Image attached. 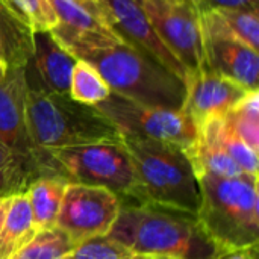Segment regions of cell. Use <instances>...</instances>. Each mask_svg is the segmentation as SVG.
<instances>
[{
	"instance_id": "6da1fadb",
	"label": "cell",
	"mask_w": 259,
	"mask_h": 259,
	"mask_svg": "<svg viewBox=\"0 0 259 259\" xmlns=\"http://www.w3.org/2000/svg\"><path fill=\"white\" fill-rule=\"evenodd\" d=\"M108 237L121 243L134 255L215 258V249L200 229L196 215L150 203H121Z\"/></svg>"
},
{
	"instance_id": "7a4b0ae2",
	"label": "cell",
	"mask_w": 259,
	"mask_h": 259,
	"mask_svg": "<svg viewBox=\"0 0 259 259\" xmlns=\"http://www.w3.org/2000/svg\"><path fill=\"white\" fill-rule=\"evenodd\" d=\"M200 202L197 223L215 255L259 246L258 178L196 175Z\"/></svg>"
},
{
	"instance_id": "3957f363",
	"label": "cell",
	"mask_w": 259,
	"mask_h": 259,
	"mask_svg": "<svg viewBox=\"0 0 259 259\" xmlns=\"http://www.w3.org/2000/svg\"><path fill=\"white\" fill-rule=\"evenodd\" d=\"M26 121L30 140L41 152L123 140L115 124L97 106L76 102L68 94L29 87Z\"/></svg>"
},
{
	"instance_id": "277c9868",
	"label": "cell",
	"mask_w": 259,
	"mask_h": 259,
	"mask_svg": "<svg viewBox=\"0 0 259 259\" xmlns=\"http://www.w3.org/2000/svg\"><path fill=\"white\" fill-rule=\"evenodd\" d=\"M138 184V203L196 215L200 202L197 178L185 150L179 146L123 135Z\"/></svg>"
},
{
	"instance_id": "5b68a950",
	"label": "cell",
	"mask_w": 259,
	"mask_h": 259,
	"mask_svg": "<svg viewBox=\"0 0 259 259\" xmlns=\"http://www.w3.org/2000/svg\"><path fill=\"white\" fill-rule=\"evenodd\" d=\"M93 64L112 93L143 105L181 109L184 82L143 49L121 42L82 58Z\"/></svg>"
},
{
	"instance_id": "8992f818",
	"label": "cell",
	"mask_w": 259,
	"mask_h": 259,
	"mask_svg": "<svg viewBox=\"0 0 259 259\" xmlns=\"http://www.w3.org/2000/svg\"><path fill=\"white\" fill-rule=\"evenodd\" d=\"M58 173L68 182L103 187L121 203H138V184L132 158L121 141L55 149L47 152Z\"/></svg>"
},
{
	"instance_id": "52a82bcc",
	"label": "cell",
	"mask_w": 259,
	"mask_h": 259,
	"mask_svg": "<svg viewBox=\"0 0 259 259\" xmlns=\"http://www.w3.org/2000/svg\"><path fill=\"white\" fill-rule=\"evenodd\" d=\"M123 135H134L170 143L187 150L197 138L194 121L182 111L143 105L111 91L96 105Z\"/></svg>"
},
{
	"instance_id": "ba28073f",
	"label": "cell",
	"mask_w": 259,
	"mask_h": 259,
	"mask_svg": "<svg viewBox=\"0 0 259 259\" xmlns=\"http://www.w3.org/2000/svg\"><path fill=\"white\" fill-rule=\"evenodd\" d=\"M26 67H9L0 80V143L20 156L39 176H61L47 152L38 150L26 121Z\"/></svg>"
},
{
	"instance_id": "9c48e42d",
	"label": "cell",
	"mask_w": 259,
	"mask_h": 259,
	"mask_svg": "<svg viewBox=\"0 0 259 259\" xmlns=\"http://www.w3.org/2000/svg\"><path fill=\"white\" fill-rule=\"evenodd\" d=\"M140 5L187 73L206 68L200 14L194 5L175 0H140Z\"/></svg>"
},
{
	"instance_id": "30bf717a",
	"label": "cell",
	"mask_w": 259,
	"mask_h": 259,
	"mask_svg": "<svg viewBox=\"0 0 259 259\" xmlns=\"http://www.w3.org/2000/svg\"><path fill=\"white\" fill-rule=\"evenodd\" d=\"M121 208L120 197L103 188L68 182L56 228L64 231L74 244L88 238L108 235Z\"/></svg>"
},
{
	"instance_id": "8fae6325",
	"label": "cell",
	"mask_w": 259,
	"mask_h": 259,
	"mask_svg": "<svg viewBox=\"0 0 259 259\" xmlns=\"http://www.w3.org/2000/svg\"><path fill=\"white\" fill-rule=\"evenodd\" d=\"M58 24L50 30L52 36L74 58L109 49L123 41L117 30L103 18L74 0H49Z\"/></svg>"
},
{
	"instance_id": "7c38bea8",
	"label": "cell",
	"mask_w": 259,
	"mask_h": 259,
	"mask_svg": "<svg viewBox=\"0 0 259 259\" xmlns=\"http://www.w3.org/2000/svg\"><path fill=\"white\" fill-rule=\"evenodd\" d=\"M184 85L185 99L181 109L194 121L196 129L208 120L225 117L249 91L209 68L187 73Z\"/></svg>"
},
{
	"instance_id": "4fadbf2b",
	"label": "cell",
	"mask_w": 259,
	"mask_h": 259,
	"mask_svg": "<svg viewBox=\"0 0 259 259\" xmlns=\"http://www.w3.org/2000/svg\"><path fill=\"white\" fill-rule=\"evenodd\" d=\"M109 12L111 24L117 33L127 42L143 49L167 70L176 74L182 82L185 80L187 70L176 59V56L165 47L155 27L152 26L147 14L144 12L140 0H102Z\"/></svg>"
},
{
	"instance_id": "5bb4252c",
	"label": "cell",
	"mask_w": 259,
	"mask_h": 259,
	"mask_svg": "<svg viewBox=\"0 0 259 259\" xmlns=\"http://www.w3.org/2000/svg\"><path fill=\"white\" fill-rule=\"evenodd\" d=\"M203 52L206 68L246 90H258V50L234 38L203 35Z\"/></svg>"
},
{
	"instance_id": "9a60e30c",
	"label": "cell",
	"mask_w": 259,
	"mask_h": 259,
	"mask_svg": "<svg viewBox=\"0 0 259 259\" xmlns=\"http://www.w3.org/2000/svg\"><path fill=\"white\" fill-rule=\"evenodd\" d=\"M77 58L67 52L50 32L33 33V53L26 68L36 74V82L29 88L68 94L71 71Z\"/></svg>"
},
{
	"instance_id": "2e32d148",
	"label": "cell",
	"mask_w": 259,
	"mask_h": 259,
	"mask_svg": "<svg viewBox=\"0 0 259 259\" xmlns=\"http://www.w3.org/2000/svg\"><path fill=\"white\" fill-rule=\"evenodd\" d=\"M200 14L203 35L238 39L259 49V9H212Z\"/></svg>"
},
{
	"instance_id": "e0dca14e",
	"label": "cell",
	"mask_w": 259,
	"mask_h": 259,
	"mask_svg": "<svg viewBox=\"0 0 259 259\" xmlns=\"http://www.w3.org/2000/svg\"><path fill=\"white\" fill-rule=\"evenodd\" d=\"M67 184L68 181L62 176H39L29 184L26 194L36 232L56 226Z\"/></svg>"
},
{
	"instance_id": "ac0fdd59",
	"label": "cell",
	"mask_w": 259,
	"mask_h": 259,
	"mask_svg": "<svg viewBox=\"0 0 259 259\" xmlns=\"http://www.w3.org/2000/svg\"><path fill=\"white\" fill-rule=\"evenodd\" d=\"M36 234L26 191L11 196L0 231V259H11Z\"/></svg>"
},
{
	"instance_id": "d6986e66",
	"label": "cell",
	"mask_w": 259,
	"mask_h": 259,
	"mask_svg": "<svg viewBox=\"0 0 259 259\" xmlns=\"http://www.w3.org/2000/svg\"><path fill=\"white\" fill-rule=\"evenodd\" d=\"M33 53V32L0 0V59L8 67H26Z\"/></svg>"
},
{
	"instance_id": "ffe728a7",
	"label": "cell",
	"mask_w": 259,
	"mask_h": 259,
	"mask_svg": "<svg viewBox=\"0 0 259 259\" xmlns=\"http://www.w3.org/2000/svg\"><path fill=\"white\" fill-rule=\"evenodd\" d=\"M229 129L253 150H259V90H249L225 115Z\"/></svg>"
},
{
	"instance_id": "44dd1931",
	"label": "cell",
	"mask_w": 259,
	"mask_h": 259,
	"mask_svg": "<svg viewBox=\"0 0 259 259\" xmlns=\"http://www.w3.org/2000/svg\"><path fill=\"white\" fill-rule=\"evenodd\" d=\"M111 94V88L100 76L97 68L85 59H76L71 79H70V90L68 96L80 103L85 105H99Z\"/></svg>"
},
{
	"instance_id": "7402d4cb",
	"label": "cell",
	"mask_w": 259,
	"mask_h": 259,
	"mask_svg": "<svg viewBox=\"0 0 259 259\" xmlns=\"http://www.w3.org/2000/svg\"><path fill=\"white\" fill-rule=\"evenodd\" d=\"M203 124H208L211 127V131L214 132V137H215L217 143L220 144V147L243 170V173L258 178V152L253 150L250 146H247L243 140H240L229 129V126L226 124L225 117L208 120Z\"/></svg>"
},
{
	"instance_id": "603a6c76",
	"label": "cell",
	"mask_w": 259,
	"mask_h": 259,
	"mask_svg": "<svg viewBox=\"0 0 259 259\" xmlns=\"http://www.w3.org/2000/svg\"><path fill=\"white\" fill-rule=\"evenodd\" d=\"M74 246L70 237L55 226L36 232L11 259H64Z\"/></svg>"
},
{
	"instance_id": "cb8c5ba5",
	"label": "cell",
	"mask_w": 259,
	"mask_h": 259,
	"mask_svg": "<svg viewBox=\"0 0 259 259\" xmlns=\"http://www.w3.org/2000/svg\"><path fill=\"white\" fill-rule=\"evenodd\" d=\"M36 178L35 171L20 156L0 143V197L24 193Z\"/></svg>"
},
{
	"instance_id": "d4e9b609",
	"label": "cell",
	"mask_w": 259,
	"mask_h": 259,
	"mask_svg": "<svg viewBox=\"0 0 259 259\" xmlns=\"http://www.w3.org/2000/svg\"><path fill=\"white\" fill-rule=\"evenodd\" d=\"M3 3L33 33L50 32L58 24V17L49 0H3Z\"/></svg>"
},
{
	"instance_id": "484cf974",
	"label": "cell",
	"mask_w": 259,
	"mask_h": 259,
	"mask_svg": "<svg viewBox=\"0 0 259 259\" xmlns=\"http://www.w3.org/2000/svg\"><path fill=\"white\" fill-rule=\"evenodd\" d=\"M135 256L127 247L108 235L88 238L74 246L64 259H132Z\"/></svg>"
},
{
	"instance_id": "4316f807",
	"label": "cell",
	"mask_w": 259,
	"mask_h": 259,
	"mask_svg": "<svg viewBox=\"0 0 259 259\" xmlns=\"http://www.w3.org/2000/svg\"><path fill=\"white\" fill-rule=\"evenodd\" d=\"M199 12L212 9H259V0H196Z\"/></svg>"
},
{
	"instance_id": "83f0119b",
	"label": "cell",
	"mask_w": 259,
	"mask_h": 259,
	"mask_svg": "<svg viewBox=\"0 0 259 259\" xmlns=\"http://www.w3.org/2000/svg\"><path fill=\"white\" fill-rule=\"evenodd\" d=\"M214 259H258V246L222 252V253L215 255Z\"/></svg>"
},
{
	"instance_id": "f1b7e54d",
	"label": "cell",
	"mask_w": 259,
	"mask_h": 259,
	"mask_svg": "<svg viewBox=\"0 0 259 259\" xmlns=\"http://www.w3.org/2000/svg\"><path fill=\"white\" fill-rule=\"evenodd\" d=\"M77 3H80L82 6H85L87 9H90L91 12H94L97 17L103 18L105 21H108L111 24V17H109V12L105 6V3L102 0H74ZM112 26V24H111Z\"/></svg>"
},
{
	"instance_id": "f546056e",
	"label": "cell",
	"mask_w": 259,
	"mask_h": 259,
	"mask_svg": "<svg viewBox=\"0 0 259 259\" xmlns=\"http://www.w3.org/2000/svg\"><path fill=\"white\" fill-rule=\"evenodd\" d=\"M9 200H11V197H0V231H2L3 222H5V215H6V211L9 206Z\"/></svg>"
},
{
	"instance_id": "4dcf8cb0",
	"label": "cell",
	"mask_w": 259,
	"mask_h": 259,
	"mask_svg": "<svg viewBox=\"0 0 259 259\" xmlns=\"http://www.w3.org/2000/svg\"><path fill=\"white\" fill-rule=\"evenodd\" d=\"M132 259H178L170 256H159V255H135Z\"/></svg>"
},
{
	"instance_id": "1f68e13d",
	"label": "cell",
	"mask_w": 259,
	"mask_h": 259,
	"mask_svg": "<svg viewBox=\"0 0 259 259\" xmlns=\"http://www.w3.org/2000/svg\"><path fill=\"white\" fill-rule=\"evenodd\" d=\"M8 68H9V67H8V65L0 59V80H3V79H5V76H6V73H8Z\"/></svg>"
},
{
	"instance_id": "d6a6232c",
	"label": "cell",
	"mask_w": 259,
	"mask_h": 259,
	"mask_svg": "<svg viewBox=\"0 0 259 259\" xmlns=\"http://www.w3.org/2000/svg\"><path fill=\"white\" fill-rule=\"evenodd\" d=\"M175 2H185V3H191L196 6V0H175Z\"/></svg>"
}]
</instances>
